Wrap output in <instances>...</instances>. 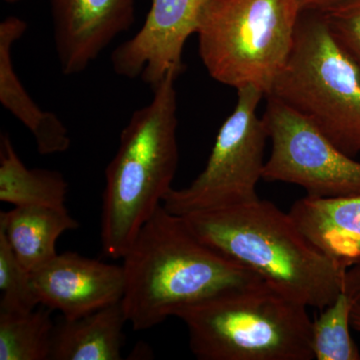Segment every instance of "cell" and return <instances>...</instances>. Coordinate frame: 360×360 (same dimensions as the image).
Here are the masks:
<instances>
[{
    "label": "cell",
    "instance_id": "2e32d148",
    "mask_svg": "<svg viewBox=\"0 0 360 360\" xmlns=\"http://www.w3.org/2000/svg\"><path fill=\"white\" fill-rule=\"evenodd\" d=\"M68 182L56 170L28 168L6 132L0 137V201L13 206L66 207Z\"/></svg>",
    "mask_w": 360,
    "mask_h": 360
},
{
    "label": "cell",
    "instance_id": "8fae6325",
    "mask_svg": "<svg viewBox=\"0 0 360 360\" xmlns=\"http://www.w3.org/2000/svg\"><path fill=\"white\" fill-rule=\"evenodd\" d=\"M59 68L82 72L135 20V0H51Z\"/></svg>",
    "mask_w": 360,
    "mask_h": 360
},
{
    "label": "cell",
    "instance_id": "7402d4cb",
    "mask_svg": "<svg viewBox=\"0 0 360 360\" xmlns=\"http://www.w3.org/2000/svg\"><path fill=\"white\" fill-rule=\"evenodd\" d=\"M302 13H324L350 0H296Z\"/></svg>",
    "mask_w": 360,
    "mask_h": 360
},
{
    "label": "cell",
    "instance_id": "3957f363",
    "mask_svg": "<svg viewBox=\"0 0 360 360\" xmlns=\"http://www.w3.org/2000/svg\"><path fill=\"white\" fill-rule=\"evenodd\" d=\"M174 73L135 110L105 169L101 240L104 255L122 259L143 224L172 189L177 165V94Z\"/></svg>",
    "mask_w": 360,
    "mask_h": 360
},
{
    "label": "cell",
    "instance_id": "52a82bcc",
    "mask_svg": "<svg viewBox=\"0 0 360 360\" xmlns=\"http://www.w3.org/2000/svg\"><path fill=\"white\" fill-rule=\"evenodd\" d=\"M264 96L257 87L238 90V103L217 132L205 169L191 186L168 193L162 203L168 212L186 217L259 200L257 186L269 139L264 118L257 115Z\"/></svg>",
    "mask_w": 360,
    "mask_h": 360
},
{
    "label": "cell",
    "instance_id": "5bb4252c",
    "mask_svg": "<svg viewBox=\"0 0 360 360\" xmlns=\"http://www.w3.org/2000/svg\"><path fill=\"white\" fill-rule=\"evenodd\" d=\"M127 323L122 302L77 319H63L54 328L49 359H122Z\"/></svg>",
    "mask_w": 360,
    "mask_h": 360
},
{
    "label": "cell",
    "instance_id": "d6986e66",
    "mask_svg": "<svg viewBox=\"0 0 360 360\" xmlns=\"http://www.w3.org/2000/svg\"><path fill=\"white\" fill-rule=\"evenodd\" d=\"M39 307L32 272L18 260L0 231V311L30 312Z\"/></svg>",
    "mask_w": 360,
    "mask_h": 360
},
{
    "label": "cell",
    "instance_id": "e0dca14e",
    "mask_svg": "<svg viewBox=\"0 0 360 360\" xmlns=\"http://www.w3.org/2000/svg\"><path fill=\"white\" fill-rule=\"evenodd\" d=\"M51 311L47 307L30 312L0 311V360L51 359L56 328Z\"/></svg>",
    "mask_w": 360,
    "mask_h": 360
},
{
    "label": "cell",
    "instance_id": "9c48e42d",
    "mask_svg": "<svg viewBox=\"0 0 360 360\" xmlns=\"http://www.w3.org/2000/svg\"><path fill=\"white\" fill-rule=\"evenodd\" d=\"M207 0H153L139 32L111 54L116 75L141 78L153 89L174 73L184 72V45L198 32L201 13Z\"/></svg>",
    "mask_w": 360,
    "mask_h": 360
},
{
    "label": "cell",
    "instance_id": "7a4b0ae2",
    "mask_svg": "<svg viewBox=\"0 0 360 360\" xmlns=\"http://www.w3.org/2000/svg\"><path fill=\"white\" fill-rule=\"evenodd\" d=\"M184 217L205 245L307 307L324 309L343 291L347 269L316 250L290 213L269 201Z\"/></svg>",
    "mask_w": 360,
    "mask_h": 360
},
{
    "label": "cell",
    "instance_id": "30bf717a",
    "mask_svg": "<svg viewBox=\"0 0 360 360\" xmlns=\"http://www.w3.org/2000/svg\"><path fill=\"white\" fill-rule=\"evenodd\" d=\"M33 290L41 307L75 319L122 302V265L106 264L72 251L58 253L32 271Z\"/></svg>",
    "mask_w": 360,
    "mask_h": 360
},
{
    "label": "cell",
    "instance_id": "603a6c76",
    "mask_svg": "<svg viewBox=\"0 0 360 360\" xmlns=\"http://www.w3.org/2000/svg\"><path fill=\"white\" fill-rule=\"evenodd\" d=\"M352 328L360 333V305H354L352 311Z\"/></svg>",
    "mask_w": 360,
    "mask_h": 360
},
{
    "label": "cell",
    "instance_id": "44dd1931",
    "mask_svg": "<svg viewBox=\"0 0 360 360\" xmlns=\"http://www.w3.org/2000/svg\"><path fill=\"white\" fill-rule=\"evenodd\" d=\"M343 292L347 293L355 304L360 305V264L352 265L347 270Z\"/></svg>",
    "mask_w": 360,
    "mask_h": 360
},
{
    "label": "cell",
    "instance_id": "ba28073f",
    "mask_svg": "<svg viewBox=\"0 0 360 360\" xmlns=\"http://www.w3.org/2000/svg\"><path fill=\"white\" fill-rule=\"evenodd\" d=\"M264 118L272 149L262 179L302 186L312 198L360 195V162L304 116L266 96Z\"/></svg>",
    "mask_w": 360,
    "mask_h": 360
},
{
    "label": "cell",
    "instance_id": "ffe728a7",
    "mask_svg": "<svg viewBox=\"0 0 360 360\" xmlns=\"http://www.w3.org/2000/svg\"><path fill=\"white\" fill-rule=\"evenodd\" d=\"M321 13L336 41L360 70V0H350Z\"/></svg>",
    "mask_w": 360,
    "mask_h": 360
},
{
    "label": "cell",
    "instance_id": "ac0fdd59",
    "mask_svg": "<svg viewBox=\"0 0 360 360\" xmlns=\"http://www.w3.org/2000/svg\"><path fill=\"white\" fill-rule=\"evenodd\" d=\"M354 302L345 292L322 309L312 321L311 348L317 360H360V352L350 335Z\"/></svg>",
    "mask_w": 360,
    "mask_h": 360
},
{
    "label": "cell",
    "instance_id": "9a60e30c",
    "mask_svg": "<svg viewBox=\"0 0 360 360\" xmlns=\"http://www.w3.org/2000/svg\"><path fill=\"white\" fill-rule=\"evenodd\" d=\"M79 225L66 207L14 206L0 212V231L30 272L56 257L58 238Z\"/></svg>",
    "mask_w": 360,
    "mask_h": 360
},
{
    "label": "cell",
    "instance_id": "8992f818",
    "mask_svg": "<svg viewBox=\"0 0 360 360\" xmlns=\"http://www.w3.org/2000/svg\"><path fill=\"white\" fill-rule=\"evenodd\" d=\"M269 96L307 118L343 153H360V70L321 13L300 16L290 58Z\"/></svg>",
    "mask_w": 360,
    "mask_h": 360
},
{
    "label": "cell",
    "instance_id": "cb8c5ba5",
    "mask_svg": "<svg viewBox=\"0 0 360 360\" xmlns=\"http://www.w3.org/2000/svg\"><path fill=\"white\" fill-rule=\"evenodd\" d=\"M6 4H16V2L21 1V0H4Z\"/></svg>",
    "mask_w": 360,
    "mask_h": 360
},
{
    "label": "cell",
    "instance_id": "277c9868",
    "mask_svg": "<svg viewBox=\"0 0 360 360\" xmlns=\"http://www.w3.org/2000/svg\"><path fill=\"white\" fill-rule=\"evenodd\" d=\"M309 307L262 283L182 307L189 347L201 360H311Z\"/></svg>",
    "mask_w": 360,
    "mask_h": 360
},
{
    "label": "cell",
    "instance_id": "4fadbf2b",
    "mask_svg": "<svg viewBox=\"0 0 360 360\" xmlns=\"http://www.w3.org/2000/svg\"><path fill=\"white\" fill-rule=\"evenodd\" d=\"M26 30L25 21L16 16L0 23V103L30 130L39 155L65 153L71 146L68 129L56 113L39 108L14 70L13 45Z\"/></svg>",
    "mask_w": 360,
    "mask_h": 360
},
{
    "label": "cell",
    "instance_id": "6da1fadb",
    "mask_svg": "<svg viewBox=\"0 0 360 360\" xmlns=\"http://www.w3.org/2000/svg\"><path fill=\"white\" fill-rule=\"evenodd\" d=\"M122 304L135 331L158 326L177 310L264 283L200 240L181 215L161 205L123 255Z\"/></svg>",
    "mask_w": 360,
    "mask_h": 360
},
{
    "label": "cell",
    "instance_id": "7c38bea8",
    "mask_svg": "<svg viewBox=\"0 0 360 360\" xmlns=\"http://www.w3.org/2000/svg\"><path fill=\"white\" fill-rule=\"evenodd\" d=\"M290 215L316 250L345 269L360 264V195L312 198L291 206Z\"/></svg>",
    "mask_w": 360,
    "mask_h": 360
},
{
    "label": "cell",
    "instance_id": "5b68a950",
    "mask_svg": "<svg viewBox=\"0 0 360 360\" xmlns=\"http://www.w3.org/2000/svg\"><path fill=\"white\" fill-rule=\"evenodd\" d=\"M302 14L296 0H207L196 34L208 75L236 90L253 86L269 96Z\"/></svg>",
    "mask_w": 360,
    "mask_h": 360
}]
</instances>
